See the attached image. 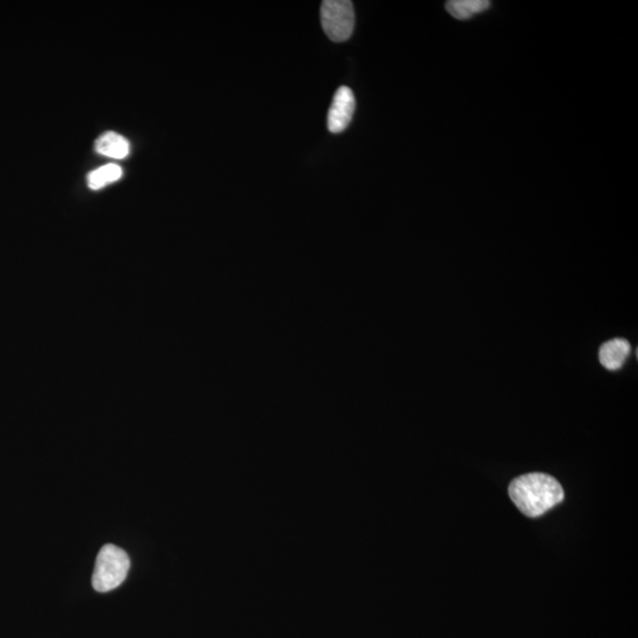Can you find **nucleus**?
<instances>
[{"mask_svg":"<svg viewBox=\"0 0 638 638\" xmlns=\"http://www.w3.org/2000/svg\"><path fill=\"white\" fill-rule=\"evenodd\" d=\"M509 494L520 512L530 518L543 516L564 499L562 485L544 473H530L514 479Z\"/></svg>","mask_w":638,"mask_h":638,"instance_id":"nucleus-1","label":"nucleus"},{"mask_svg":"<svg viewBox=\"0 0 638 638\" xmlns=\"http://www.w3.org/2000/svg\"><path fill=\"white\" fill-rule=\"evenodd\" d=\"M130 569V559L125 551L117 546L104 545L97 555L93 587L99 592H109L126 581Z\"/></svg>","mask_w":638,"mask_h":638,"instance_id":"nucleus-2","label":"nucleus"},{"mask_svg":"<svg viewBox=\"0 0 638 638\" xmlns=\"http://www.w3.org/2000/svg\"><path fill=\"white\" fill-rule=\"evenodd\" d=\"M321 21L325 35L332 42L348 41L355 28L353 3L350 0H325L321 8Z\"/></svg>","mask_w":638,"mask_h":638,"instance_id":"nucleus-3","label":"nucleus"},{"mask_svg":"<svg viewBox=\"0 0 638 638\" xmlns=\"http://www.w3.org/2000/svg\"><path fill=\"white\" fill-rule=\"evenodd\" d=\"M356 109L353 91L348 87L338 88L328 113V128L331 133L344 132L350 125Z\"/></svg>","mask_w":638,"mask_h":638,"instance_id":"nucleus-4","label":"nucleus"},{"mask_svg":"<svg viewBox=\"0 0 638 638\" xmlns=\"http://www.w3.org/2000/svg\"><path fill=\"white\" fill-rule=\"evenodd\" d=\"M631 345L624 338H614L604 343L600 349V362L605 369L618 370L630 355Z\"/></svg>","mask_w":638,"mask_h":638,"instance_id":"nucleus-5","label":"nucleus"},{"mask_svg":"<svg viewBox=\"0 0 638 638\" xmlns=\"http://www.w3.org/2000/svg\"><path fill=\"white\" fill-rule=\"evenodd\" d=\"M96 152L113 159H125L129 154V142L123 136L109 132L95 143Z\"/></svg>","mask_w":638,"mask_h":638,"instance_id":"nucleus-6","label":"nucleus"},{"mask_svg":"<svg viewBox=\"0 0 638 638\" xmlns=\"http://www.w3.org/2000/svg\"><path fill=\"white\" fill-rule=\"evenodd\" d=\"M490 6L491 3L487 0H452L446 4V9L452 17L465 21L486 11Z\"/></svg>","mask_w":638,"mask_h":638,"instance_id":"nucleus-7","label":"nucleus"},{"mask_svg":"<svg viewBox=\"0 0 638 638\" xmlns=\"http://www.w3.org/2000/svg\"><path fill=\"white\" fill-rule=\"evenodd\" d=\"M122 177V169L120 166L109 164L102 166L96 171L88 175V185L91 190H100V188L119 180Z\"/></svg>","mask_w":638,"mask_h":638,"instance_id":"nucleus-8","label":"nucleus"}]
</instances>
